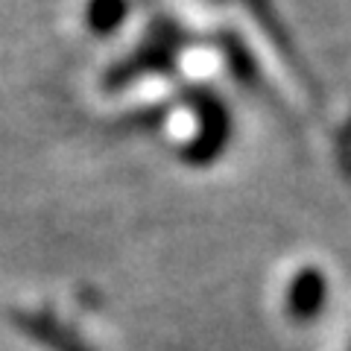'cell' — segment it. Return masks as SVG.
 <instances>
[{
  "label": "cell",
  "mask_w": 351,
  "mask_h": 351,
  "mask_svg": "<svg viewBox=\"0 0 351 351\" xmlns=\"http://www.w3.org/2000/svg\"><path fill=\"white\" fill-rule=\"evenodd\" d=\"M196 106H199V120H202V132L196 138V144L191 147L188 156L193 161H211L223 152L232 123H228V114L219 100H214L211 94H199L196 97Z\"/></svg>",
  "instance_id": "1"
},
{
  "label": "cell",
  "mask_w": 351,
  "mask_h": 351,
  "mask_svg": "<svg viewBox=\"0 0 351 351\" xmlns=\"http://www.w3.org/2000/svg\"><path fill=\"white\" fill-rule=\"evenodd\" d=\"M328 299V284L319 269H302L299 276L293 278L290 293H287V311L293 319L307 322L313 319L316 313L325 307Z\"/></svg>",
  "instance_id": "2"
}]
</instances>
